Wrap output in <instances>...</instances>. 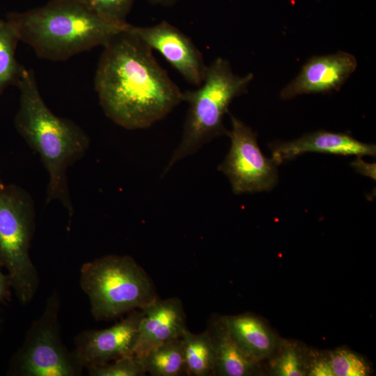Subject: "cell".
I'll list each match as a JSON object with an SVG mask.
<instances>
[{"label": "cell", "instance_id": "obj_1", "mask_svg": "<svg viewBox=\"0 0 376 376\" xmlns=\"http://www.w3.org/2000/svg\"><path fill=\"white\" fill-rule=\"evenodd\" d=\"M128 26L103 47L95 88L112 121L127 130L146 129L182 102V92Z\"/></svg>", "mask_w": 376, "mask_h": 376}, {"label": "cell", "instance_id": "obj_2", "mask_svg": "<svg viewBox=\"0 0 376 376\" xmlns=\"http://www.w3.org/2000/svg\"><path fill=\"white\" fill-rule=\"evenodd\" d=\"M17 87L19 107L15 116L16 130L38 153L49 176L46 205L58 201L72 217L68 169L81 160L90 146V138L74 121L57 116L42 99L32 70H24Z\"/></svg>", "mask_w": 376, "mask_h": 376}, {"label": "cell", "instance_id": "obj_3", "mask_svg": "<svg viewBox=\"0 0 376 376\" xmlns=\"http://www.w3.org/2000/svg\"><path fill=\"white\" fill-rule=\"evenodd\" d=\"M6 20L38 56L56 61L105 46L128 24L104 19L81 0H51L23 13H9Z\"/></svg>", "mask_w": 376, "mask_h": 376}, {"label": "cell", "instance_id": "obj_4", "mask_svg": "<svg viewBox=\"0 0 376 376\" xmlns=\"http://www.w3.org/2000/svg\"><path fill=\"white\" fill-rule=\"evenodd\" d=\"M253 75L234 74L229 62L217 58L207 65L203 82L197 89L182 93V101L189 104L182 140L162 177L180 159L194 154L214 138L226 135L223 124L233 100L247 91Z\"/></svg>", "mask_w": 376, "mask_h": 376}, {"label": "cell", "instance_id": "obj_5", "mask_svg": "<svg viewBox=\"0 0 376 376\" xmlns=\"http://www.w3.org/2000/svg\"><path fill=\"white\" fill-rule=\"evenodd\" d=\"M80 286L96 320L141 309L158 297L147 273L129 256L107 255L84 263Z\"/></svg>", "mask_w": 376, "mask_h": 376}, {"label": "cell", "instance_id": "obj_6", "mask_svg": "<svg viewBox=\"0 0 376 376\" xmlns=\"http://www.w3.org/2000/svg\"><path fill=\"white\" fill-rule=\"evenodd\" d=\"M35 220L31 195L0 178V263L7 269L13 289L24 305L32 300L39 283L29 254Z\"/></svg>", "mask_w": 376, "mask_h": 376}, {"label": "cell", "instance_id": "obj_7", "mask_svg": "<svg viewBox=\"0 0 376 376\" xmlns=\"http://www.w3.org/2000/svg\"><path fill=\"white\" fill-rule=\"evenodd\" d=\"M60 298L54 291L42 315L29 329L13 357L8 373L18 376H77L84 368L62 342L58 313Z\"/></svg>", "mask_w": 376, "mask_h": 376}, {"label": "cell", "instance_id": "obj_8", "mask_svg": "<svg viewBox=\"0 0 376 376\" xmlns=\"http://www.w3.org/2000/svg\"><path fill=\"white\" fill-rule=\"evenodd\" d=\"M230 119L226 134L230 148L218 170L227 176L235 194L271 190L278 182L276 166L262 153L256 133L232 114Z\"/></svg>", "mask_w": 376, "mask_h": 376}, {"label": "cell", "instance_id": "obj_9", "mask_svg": "<svg viewBox=\"0 0 376 376\" xmlns=\"http://www.w3.org/2000/svg\"><path fill=\"white\" fill-rule=\"evenodd\" d=\"M128 28L149 47L159 52L187 82L197 87L201 84L207 65L189 37L166 21L151 26L129 24Z\"/></svg>", "mask_w": 376, "mask_h": 376}, {"label": "cell", "instance_id": "obj_10", "mask_svg": "<svg viewBox=\"0 0 376 376\" xmlns=\"http://www.w3.org/2000/svg\"><path fill=\"white\" fill-rule=\"evenodd\" d=\"M142 316L141 310H134L112 327L79 334L72 352L79 364L87 368L132 355Z\"/></svg>", "mask_w": 376, "mask_h": 376}, {"label": "cell", "instance_id": "obj_11", "mask_svg": "<svg viewBox=\"0 0 376 376\" xmlns=\"http://www.w3.org/2000/svg\"><path fill=\"white\" fill-rule=\"evenodd\" d=\"M357 66L355 56L342 51L313 56L305 63L297 77L282 89L280 97L290 100L304 94L338 91Z\"/></svg>", "mask_w": 376, "mask_h": 376}, {"label": "cell", "instance_id": "obj_12", "mask_svg": "<svg viewBox=\"0 0 376 376\" xmlns=\"http://www.w3.org/2000/svg\"><path fill=\"white\" fill-rule=\"evenodd\" d=\"M140 310L143 316L132 355L141 360L162 344L180 337L187 327L182 302L177 297H157Z\"/></svg>", "mask_w": 376, "mask_h": 376}, {"label": "cell", "instance_id": "obj_13", "mask_svg": "<svg viewBox=\"0 0 376 376\" xmlns=\"http://www.w3.org/2000/svg\"><path fill=\"white\" fill-rule=\"evenodd\" d=\"M269 146L272 150L271 160L276 166L308 152L357 157H375L376 154L374 144L361 142L347 133L325 130L309 133L291 141L274 142Z\"/></svg>", "mask_w": 376, "mask_h": 376}, {"label": "cell", "instance_id": "obj_14", "mask_svg": "<svg viewBox=\"0 0 376 376\" xmlns=\"http://www.w3.org/2000/svg\"><path fill=\"white\" fill-rule=\"evenodd\" d=\"M214 352V375L246 376L256 369V363L230 334L221 317H212L206 329Z\"/></svg>", "mask_w": 376, "mask_h": 376}, {"label": "cell", "instance_id": "obj_15", "mask_svg": "<svg viewBox=\"0 0 376 376\" xmlns=\"http://www.w3.org/2000/svg\"><path fill=\"white\" fill-rule=\"evenodd\" d=\"M221 318L233 339L255 361L274 350L275 337L258 318L249 314Z\"/></svg>", "mask_w": 376, "mask_h": 376}, {"label": "cell", "instance_id": "obj_16", "mask_svg": "<svg viewBox=\"0 0 376 376\" xmlns=\"http://www.w3.org/2000/svg\"><path fill=\"white\" fill-rule=\"evenodd\" d=\"M181 338L186 375H214V352L207 331L194 334L186 328Z\"/></svg>", "mask_w": 376, "mask_h": 376}, {"label": "cell", "instance_id": "obj_17", "mask_svg": "<svg viewBox=\"0 0 376 376\" xmlns=\"http://www.w3.org/2000/svg\"><path fill=\"white\" fill-rule=\"evenodd\" d=\"M141 361L146 373L152 376L186 375L181 336L155 348Z\"/></svg>", "mask_w": 376, "mask_h": 376}, {"label": "cell", "instance_id": "obj_18", "mask_svg": "<svg viewBox=\"0 0 376 376\" xmlns=\"http://www.w3.org/2000/svg\"><path fill=\"white\" fill-rule=\"evenodd\" d=\"M19 40L13 26L7 20H0V95L9 86H17L26 69L15 58Z\"/></svg>", "mask_w": 376, "mask_h": 376}, {"label": "cell", "instance_id": "obj_19", "mask_svg": "<svg viewBox=\"0 0 376 376\" xmlns=\"http://www.w3.org/2000/svg\"><path fill=\"white\" fill-rule=\"evenodd\" d=\"M105 364L87 368L91 376H143L146 375L142 361L134 355L119 358Z\"/></svg>", "mask_w": 376, "mask_h": 376}, {"label": "cell", "instance_id": "obj_20", "mask_svg": "<svg viewBox=\"0 0 376 376\" xmlns=\"http://www.w3.org/2000/svg\"><path fill=\"white\" fill-rule=\"evenodd\" d=\"M93 12L104 19L118 25L127 24L126 19L136 0H81Z\"/></svg>", "mask_w": 376, "mask_h": 376}, {"label": "cell", "instance_id": "obj_21", "mask_svg": "<svg viewBox=\"0 0 376 376\" xmlns=\"http://www.w3.org/2000/svg\"><path fill=\"white\" fill-rule=\"evenodd\" d=\"M334 376H366L369 368L357 355L347 350L331 354L329 361Z\"/></svg>", "mask_w": 376, "mask_h": 376}, {"label": "cell", "instance_id": "obj_22", "mask_svg": "<svg viewBox=\"0 0 376 376\" xmlns=\"http://www.w3.org/2000/svg\"><path fill=\"white\" fill-rule=\"evenodd\" d=\"M276 373L281 376L304 375L301 361L295 350L288 348L283 352L277 362Z\"/></svg>", "mask_w": 376, "mask_h": 376}, {"label": "cell", "instance_id": "obj_23", "mask_svg": "<svg viewBox=\"0 0 376 376\" xmlns=\"http://www.w3.org/2000/svg\"><path fill=\"white\" fill-rule=\"evenodd\" d=\"M2 267L0 263V304L10 300L13 288L10 276L3 273Z\"/></svg>", "mask_w": 376, "mask_h": 376}, {"label": "cell", "instance_id": "obj_24", "mask_svg": "<svg viewBox=\"0 0 376 376\" xmlns=\"http://www.w3.org/2000/svg\"><path fill=\"white\" fill-rule=\"evenodd\" d=\"M361 157H358L355 161L351 163V166L357 172L375 180V164L365 162Z\"/></svg>", "mask_w": 376, "mask_h": 376}, {"label": "cell", "instance_id": "obj_25", "mask_svg": "<svg viewBox=\"0 0 376 376\" xmlns=\"http://www.w3.org/2000/svg\"><path fill=\"white\" fill-rule=\"evenodd\" d=\"M312 376H334L329 361L320 360L315 362L311 370Z\"/></svg>", "mask_w": 376, "mask_h": 376}, {"label": "cell", "instance_id": "obj_26", "mask_svg": "<svg viewBox=\"0 0 376 376\" xmlns=\"http://www.w3.org/2000/svg\"><path fill=\"white\" fill-rule=\"evenodd\" d=\"M150 3L163 6H169L177 3L180 0H148Z\"/></svg>", "mask_w": 376, "mask_h": 376}]
</instances>
